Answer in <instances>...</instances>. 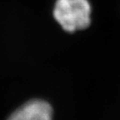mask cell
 Returning <instances> with one entry per match:
<instances>
[{
    "mask_svg": "<svg viewBox=\"0 0 120 120\" xmlns=\"http://www.w3.org/2000/svg\"><path fill=\"white\" fill-rule=\"evenodd\" d=\"M8 120H53V110L43 99H32L20 106Z\"/></svg>",
    "mask_w": 120,
    "mask_h": 120,
    "instance_id": "cell-2",
    "label": "cell"
},
{
    "mask_svg": "<svg viewBox=\"0 0 120 120\" xmlns=\"http://www.w3.org/2000/svg\"><path fill=\"white\" fill-rule=\"evenodd\" d=\"M91 7L88 0H57L53 16L67 32L87 28L90 24Z\"/></svg>",
    "mask_w": 120,
    "mask_h": 120,
    "instance_id": "cell-1",
    "label": "cell"
}]
</instances>
